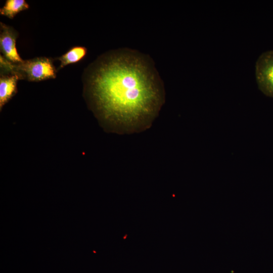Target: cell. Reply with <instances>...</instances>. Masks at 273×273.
Instances as JSON below:
<instances>
[{
	"label": "cell",
	"mask_w": 273,
	"mask_h": 273,
	"mask_svg": "<svg viewBox=\"0 0 273 273\" xmlns=\"http://www.w3.org/2000/svg\"><path fill=\"white\" fill-rule=\"evenodd\" d=\"M83 79L96 115L120 132L147 128L164 103L163 82L153 60L136 50L104 54L87 67Z\"/></svg>",
	"instance_id": "1"
},
{
	"label": "cell",
	"mask_w": 273,
	"mask_h": 273,
	"mask_svg": "<svg viewBox=\"0 0 273 273\" xmlns=\"http://www.w3.org/2000/svg\"><path fill=\"white\" fill-rule=\"evenodd\" d=\"M1 74L17 75L20 79L40 81L56 77V69L51 58L37 57L13 63L0 56Z\"/></svg>",
	"instance_id": "2"
},
{
	"label": "cell",
	"mask_w": 273,
	"mask_h": 273,
	"mask_svg": "<svg viewBox=\"0 0 273 273\" xmlns=\"http://www.w3.org/2000/svg\"><path fill=\"white\" fill-rule=\"evenodd\" d=\"M255 76L259 89L266 96L273 97V51L261 54L255 65Z\"/></svg>",
	"instance_id": "3"
},
{
	"label": "cell",
	"mask_w": 273,
	"mask_h": 273,
	"mask_svg": "<svg viewBox=\"0 0 273 273\" xmlns=\"http://www.w3.org/2000/svg\"><path fill=\"white\" fill-rule=\"evenodd\" d=\"M0 49L3 57L13 63H19L23 60L20 57L16 47L18 32L12 27L2 22L0 23Z\"/></svg>",
	"instance_id": "4"
},
{
	"label": "cell",
	"mask_w": 273,
	"mask_h": 273,
	"mask_svg": "<svg viewBox=\"0 0 273 273\" xmlns=\"http://www.w3.org/2000/svg\"><path fill=\"white\" fill-rule=\"evenodd\" d=\"M20 79L16 74H1L0 109L7 104L17 92V83Z\"/></svg>",
	"instance_id": "5"
},
{
	"label": "cell",
	"mask_w": 273,
	"mask_h": 273,
	"mask_svg": "<svg viewBox=\"0 0 273 273\" xmlns=\"http://www.w3.org/2000/svg\"><path fill=\"white\" fill-rule=\"evenodd\" d=\"M87 49L81 46L73 47L66 53L57 58L60 62L59 68L77 63L82 60L86 55Z\"/></svg>",
	"instance_id": "6"
},
{
	"label": "cell",
	"mask_w": 273,
	"mask_h": 273,
	"mask_svg": "<svg viewBox=\"0 0 273 273\" xmlns=\"http://www.w3.org/2000/svg\"><path fill=\"white\" fill-rule=\"evenodd\" d=\"M29 5L25 0H7L1 8L0 13L10 19H13L18 13L28 9Z\"/></svg>",
	"instance_id": "7"
}]
</instances>
